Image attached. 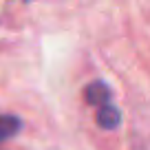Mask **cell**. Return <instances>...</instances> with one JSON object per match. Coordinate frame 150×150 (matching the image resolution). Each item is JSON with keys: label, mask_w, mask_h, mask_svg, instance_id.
Returning <instances> with one entry per match:
<instances>
[{"label": "cell", "mask_w": 150, "mask_h": 150, "mask_svg": "<svg viewBox=\"0 0 150 150\" xmlns=\"http://www.w3.org/2000/svg\"><path fill=\"white\" fill-rule=\"evenodd\" d=\"M86 102L91 106H106L110 102V88H108L104 82H93V84L86 88Z\"/></svg>", "instance_id": "6da1fadb"}, {"label": "cell", "mask_w": 150, "mask_h": 150, "mask_svg": "<svg viewBox=\"0 0 150 150\" xmlns=\"http://www.w3.org/2000/svg\"><path fill=\"white\" fill-rule=\"evenodd\" d=\"M119 119H122L119 110L115 106H110V104H106V106H102L97 110V124L104 130H115L119 126Z\"/></svg>", "instance_id": "7a4b0ae2"}, {"label": "cell", "mask_w": 150, "mask_h": 150, "mask_svg": "<svg viewBox=\"0 0 150 150\" xmlns=\"http://www.w3.org/2000/svg\"><path fill=\"white\" fill-rule=\"evenodd\" d=\"M22 130V122L13 115H0V141H7Z\"/></svg>", "instance_id": "3957f363"}, {"label": "cell", "mask_w": 150, "mask_h": 150, "mask_svg": "<svg viewBox=\"0 0 150 150\" xmlns=\"http://www.w3.org/2000/svg\"><path fill=\"white\" fill-rule=\"evenodd\" d=\"M0 150H2V148H0Z\"/></svg>", "instance_id": "277c9868"}, {"label": "cell", "mask_w": 150, "mask_h": 150, "mask_svg": "<svg viewBox=\"0 0 150 150\" xmlns=\"http://www.w3.org/2000/svg\"><path fill=\"white\" fill-rule=\"evenodd\" d=\"M27 2H29V0H27Z\"/></svg>", "instance_id": "5b68a950"}]
</instances>
